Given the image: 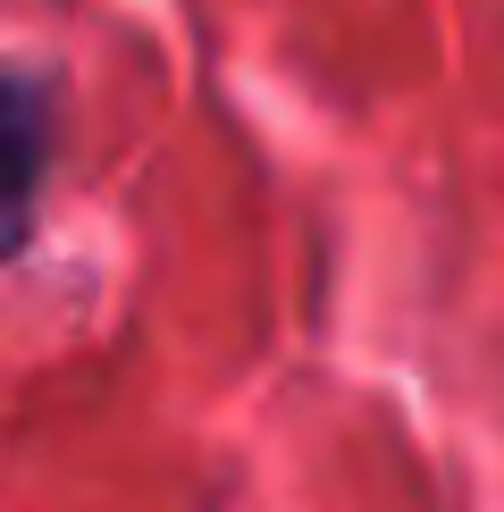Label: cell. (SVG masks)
Instances as JSON below:
<instances>
[{"label":"cell","instance_id":"6da1fadb","mask_svg":"<svg viewBox=\"0 0 504 512\" xmlns=\"http://www.w3.org/2000/svg\"><path fill=\"white\" fill-rule=\"evenodd\" d=\"M51 135H59V101L51 84L17 59H0V261L34 236V202L51 177Z\"/></svg>","mask_w":504,"mask_h":512}]
</instances>
